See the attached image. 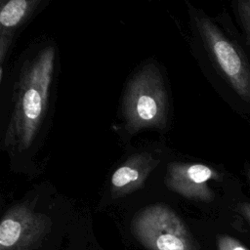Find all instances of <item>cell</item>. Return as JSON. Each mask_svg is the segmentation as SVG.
Listing matches in <instances>:
<instances>
[{
	"label": "cell",
	"mask_w": 250,
	"mask_h": 250,
	"mask_svg": "<svg viewBox=\"0 0 250 250\" xmlns=\"http://www.w3.org/2000/svg\"><path fill=\"white\" fill-rule=\"evenodd\" d=\"M122 113L131 133L166 126L168 97L162 75L154 63L146 64L129 81Z\"/></svg>",
	"instance_id": "7a4b0ae2"
},
{
	"label": "cell",
	"mask_w": 250,
	"mask_h": 250,
	"mask_svg": "<svg viewBox=\"0 0 250 250\" xmlns=\"http://www.w3.org/2000/svg\"><path fill=\"white\" fill-rule=\"evenodd\" d=\"M236 11L246 36L250 41V0L236 2Z\"/></svg>",
	"instance_id": "9c48e42d"
},
{
	"label": "cell",
	"mask_w": 250,
	"mask_h": 250,
	"mask_svg": "<svg viewBox=\"0 0 250 250\" xmlns=\"http://www.w3.org/2000/svg\"><path fill=\"white\" fill-rule=\"evenodd\" d=\"M158 163L159 159H156L147 152L131 155L111 176L112 195L114 197H121L141 188Z\"/></svg>",
	"instance_id": "52a82bcc"
},
{
	"label": "cell",
	"mask_w": 250,
	"mask_h": 250,
	"mask_svg": "<svg viewBox=\"0 0 250 250\" xmlns=\"http://www.w3.org/2000/svg\"><path fill=\"white\" fill-rule=\"evenodd\" d=\"M220 179L219 173L201 163L171 162L167 167L165 184L180 195L198 201L213 200L214 193L208 182Z\"/></svg>",
	"instance_id": "8992f818"
},
{
	"label": "cell",
	"mask_w": 250,
	"mask_h": 250,
	"mask_svg": "<svg viewBox=\"0 0 250 250\" xmlns=\"http://www.w3.org/2000/svg\"><path fill=\"white\" fill-rule=\"evenodd\" d=\"M40 0H10L3 2L0 11V63L3 71L5 57L16 31L31 17Z\"/></svg>",
	"instance_id": "ba28073f"
},
{
	"label": "cell",
	"mask_w": 250,
	"mask_h": 250,
	"mask_svg": "<svg viewBox=\"0 0 250 250\" xmlns=\"http://www.w3.org/2000/svg\"><path fill=\"white\" fill-rule=\"evenodd\" d=\"M131 229L146 250H199L183 220L162 204L142 209L134 217Z\"/></svg>",
	"instance_id": "3957f363"
},
{
	"label": "cell",
	"mask_w": 250,
	"mask_h": 250,
	"mask_svg": "<svg viewBox=\"0 0 250 250\" xmlns=\"http://www.w3.org/2000/svg\"><path fill=\"white\" fill-rule=\"evenodd\" d=\"M239 212L242 214V216L248 221L250 224V202L242 203L239 206Z\"/></svg>",
	"instance_id": "8fae6325"
},
{
	"label": "cell",
	"mask_w": 250,
	"mask_h": 250,
	"mask_svg": "<svg viewBox=\"0 0 250 250\" xmlns=\"http://www.w3.org/2000/svg\"><path fill=\"white\" fill-rule=\"evenodd\" d=\"M247 177H248V180L250 182V168L247 170Z\"/></svg>",
	"instance_id": "7c38bea8"
},
{
	"label": "cell",
	"mask_w": 250,
	"mask_h": 250,
	"mask_svg": "<svg viewBox=\"0 0 250 250\" xmlns=\"http://www.w3.org/2000/svg\"><path fill=\"white\" fill-rule=\"evenodd\" d=\"M55 57L54 47L46 46L27 61L19 73L3 138V147L9 153L28 150L39 132L47 113Z\"/></svg>",
	"instance_id": "6da1fadb"
},
{
	"label": "cell",
	"mask_w": 250,
	"mask_h": 250,
	"mask_svg": "<svg viewBox=\"0 0 250 250\" xmlns=\"http://www.w3.org/2000/svg\"><path fill=\"white\" fill-rule=\"evenodd\" d=\"M218 250H249L238 239L229 235H219L217 238Z\"/></svg>",
	"instance_id": "30bf717a"
},
{
	"label": "cell",
	"mask_w": 250,
	"mask_h": 250,
	"mask_svg": "<svg viewBox=\"0 0 250 250\" xmlns=\"http://www.w3.org/2000/svg\"><path fill=\"white\" fill-rule=\"evenodd\" d=\"M51 219L26 204L6 211L0 224V250H34L50 231Z\"/></svg>",
	"instance_id": "5b68a950"
},
{
	"label": "cell",
	"mask_w": 250,
	"mask_h": 250,
	"mask_svg": "<svg viewBox=\"0 0 250 250\" xmlns=\"http://www.w3.org/2000/svg\"><path fill=\"white\" fill-rule=\"evenodd\" d=\"M201 39L223 76L235 93L250 102V66L234 44L204 15L192 16Z\"/></svg>",
	"instance_id": "277c9868"
}]
</instances>
